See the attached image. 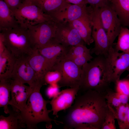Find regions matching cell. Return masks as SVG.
Instances as JSON below:
<instances>
[{"mask_svg": "<svg viewBox=\"0 0 129 129\" xmlns=\"http://www.w3.org/2000/svg\"><path fill=\"white\" fill-rule=\"evenodd\" d=\"M91 54L82 56L76 57L70 59L78 66L81 67L93 58Z\"/></svg>", "mask_w": 129, "mask_h": 129, "instance_id": "obj_32", "label": "cell"}, {"mask_svg": "<svg viewBox=\"0 0 129 129\" xmlns=\"http://www.w3.org/2000/svg\"><path fill=\"white\" fill-rule=\"evenodd\" d=\"M80 90L79 87L70 88L62 90L58 95L50 101L52 108L51 112L53 115L58 117V113L62 110L70 108L72 106L76 97V96Z\"/></svg>", "mask_w": 129, "mask_h": 129, "instance_id": "obj_15", "label": "cell"}, {"mask_svg": "<svg viewBox=\"0 0 129 129\" xmlns=\"http://www.w3.org/2000/svg\"><path fill=\"white\" fill-rule=\"evenodd\" d=\"M54 39L67 47L85 43L78 33L69 22H58Z\"/></svg>", "mask_w": 129, "mask_h": 129, "instance_id": "obj_12", "label": "cell"}, {"mask_svg": "<svg viewBox=\"0 0 129 129\" xmlns=\"http://www.w3.org/2000/svg\"><path fill=\"white\" fill-rule=\"evenodd\" d=\"M61 78V75L58 71L51 70L48 71L44 77L45 84L50 85L58 84Z\"/></svg>", "mask_w": 129, "mask_h": 129, "instance_id": "obj_30", "label": "cell"}, {"mask_svg": "<svg viewBox=\"0 0 129 129\" xmlns=\"http://www.w3.org/2000/svg\"><path fill=\"white\" fill-rule=\"evenodd\" d=\"M108 108L101 129H116V119L113 107L108 104Z\"/></svg>", "mask_w": 129, "mask_h": 129, "instance_id": "obj_28", "label": "cell"}, {"mask_svg": "<svg viewBox=\"0 0 129 129\" xmlns=\"http://www.w3.org/2000/svg\"><path fill=\"white\" fill-rule=\"evenodd\" d=\"M34 0H23L24 2H33Z\"/></svg>", "mask_w": 129, "mask_h": 129, "instance_id": "obj_41", "label": "cell"}, {"mask_svg": "<svg viewBox=\"0 0 129 129\" xmlns=\"http://www.w3.org/2000/svg\"><path fill=\"white\" fill-rule=\"evenodd\" d=\"M9 115L0 116V129H20L27 128L20 113L10 109Z\"/></svg>", "mask_w": 129, "mask_h": 129, "instance_id": "obj_20", "label": "cell"}, {"mask_svg": "<svg viewBox=\"0 0 129 129\" xmlns=\"http://www.w3.org/2000/svg\"><path fill=\"white\" fill-rule=\"evenodd\" d=\"M127 71L128 72V74L127 76L125 77V78L129 80V68Z\"/></svg>", "mask_w": 129, "mask_h": 129, "instance_id": "obj_40", "label": "cell"}, {"mask_svg": "<svg viewBox=\"0 0 129 129\" xmlns=\"http://www.w3.org/2000/svg\"><path fill=\"white\" fill-rule=\"evenodd\" d=\"M90 15L89 6L83 2L77 4H70L65 9L51 17L56 22H70Z\"/></svg>", "mask_w": 129, "mask_h": 129, "instance_id": "obj_14", "label": "cell"}, {"mask_svg": "<svg viewBox=\"0 0 129 129\" xmlns=\"http://www.w3.org/2000/svg\"><path fill=\"white\" fill-rule=\"evenodd\" d=\"M129 104H121L114 108L113 111L115 119L120 129H127L128 110Z\"/></svg>", "mask_w": 129, "mask_h": 129, "instance_id": "obj_26", "label": "cell"}, {"mask_svg": "<svg viewBox=\"0 0 129 129\" xmlns=\"http://www.w3.org/2000/svg\"><path fill=\"white\" fill-rule=\"evenodd\" d=\"M57 27L53 20L27 27L34 48H39L49 43L54 37Z\"/></svg>", "mask_w": 129, "mask_h": 129, "instance_id": "obj_8", "label": "cell"}, {"mask_svg": "<svg viewBox=\"0 0 129 129\" xmlns=\"http://www.w3.org/2000/svg\"><path fill=\"white\" fill-rule=\"evenodd\" d=\"M111 75L107 57L97 55L82 67L80 89L92 90L104 93L110 88Z\"/></svg>", "mask_w": 129, "mask_h": 129, "instance_id": "obj_2", "label": "cell"}, {"mask_svg": "<svg viewBox=\"0 0 129 129\" xmlns=\"http://www.w3.org/2000/svg\"><path fill=\"white\" fill-rule=\"evenodd\" d=\"M118 99L121 104L128 103L129 101V96L121 93L118 92Z\"/></svg>", "mask_w": 129, "mask_h": 129, "instance_id": "obj_36", "label": "cell"}, {"mask_svg": "<svg viewBox=\"0 0 129 129\" xmlns=\"http://www.w3.org/2000/svg\"><path fill=\"white\" fill-rule=\"evenodd\" d=\"M117 92L129 96V80L125 78L114 83Z\"/></svg>", "mask_w": 129, "mask_h": 129, "instance_id": "obj_31", "label": "cell"}, {"mask_svg": "<svg viewBox=\"0 0 129 129\" xmlns=\"http://www.w3.org/2000/svg\"><path fill=\"white\" fill-rule=\"evenodd\" d=\"M111 6L120 19L122 25L129 26V0H111Z\"/></svg>", "mask_w": 129, "mask_h": 129, "instance_id": "obj_23", "label": "cell"}, {"mask_svg": "<svg viewBox=\"0 0 129 129\" xmlns=\"http://www.w3.org/2000/svg\"><path fill=\"white\" fill-rule=\"evenodd\" d=\"M32 2L50 17L64 10L70 4L65 0H34Z\"/></svg>", "mask_w": 129, "mask_h": 129, "instance_id": "obj_19", "label": "cell"}, {"mask_svg": "<svg viewBox=\"0 0 129 129\" xmlns=\"http://www.w3.org/2000/svg\"><path fill=\"white\" fill-rule=\"evenodd\" d=\"M11 78L22 84H27L32 88L39 84L43 85L38 81L36 74L26 56L16 59Z\"/></svg>", "mask_w": 129, "mask_h": 129, "instance_id": "obj_9", "label": "cell"}, {"mask_svg": "<svg viewBox=\"0 0 129 129\" xmlns=\"http://www.w3.org/2000/svg\"><path fill=\"white\" fill-rule=\"evenodd\" d=\"M84 0H65L67 3L74 4H81L84 1Z\"/></svg>", "mask_w": 129, "mask_h": 129, "instance_id": "obj_38", "label": "cell"}, {"mask_svg": "<svg viewBox=\"0 0 129 129\" xmlns=\"http://www.w3.org/2000/svg\"><path fill=\"white\" fill-rule=\"evenodd\" d=\"M104 94L108 104L115 108L121 104L118 97V92H115L110 87L106 91Z\"/></svg>", "mask_w": 129, "mask_h": 129, "instance_id": "obj_29", "label": "cell"}, {"mask_svg": "<svg viewBox=\"0 0 129 129\" xmlns=\"http://www.w3.org/2000/svg\"><path fill=\"white\" fill-rule=\"evenodd\" d=\"M67 47L57 42L53 38L45 45L37 49L42 55L54 65L63 58Z\"/></svg>", "mask_w": 129, "mask_h": 129, "instance_id": "obj_17", "label": "cell"}, {"mask_svg": "<svg viewBox=\"0 0 129 129\" xmlns=\"http://www.w3.org/2000/svg\"><path fill=\"white\" fill-rule=\"evenodd\" d=\"M60 87L58 84L49 85L46 91L47 96L49 99L55 97L59 92Z\"/></svg>", "mask_w": 129, "mask_h": 129, "instance_id": "obj_33", "label": "cell"}, {"mask_svg": "<svg viewBox=\"0 0 129 129\" xmlns=\"http://www.w3.org/2000/svg\"><path fill=\"white\" fill-rule=\"evenodd\" d=\"M82 68L70 60L63 58L55 63L52 70H57L61 74V78L58 84L60 87L80 88Z\"/></svg>", "mask_w": 129, "mask_h": 129, "instance_id": "obj_7", "label": "cell"}, {"mask_svg": "<svg viewBox=\"0 0 129 129\" xmlns=\"http://www.w3.org/2000/svg\"><path fill=\"white\" fill-rule=\"evenodd\" d=\"M19 23L13 11L3 0H0V31L11 28Z\"/></svg>", "mask_w": 129, "mask_h": 129, "instance_id": "obj_21", "label": "cell"}, {"mask_svg": "<svg viewBox=\"0 0 129 129\" xmlns=\"http://www.w3.org/2000/svg\"><path fill=\"white\" fill-rule=\"evenodd\" d=\"M101 19L103 27L113 46L122 27L121 22L111 5L108 4L99 8Z\"/></svg>", "mask_w": 129, "mask_h": 129, "instance_id": "obj_10", "label": "cell"}, {"mask_svg": "<svg viewBox=\"0 0 129 129\" xmlns=\"http://www.w3.org/2000/svg\"><path fill=\"white\" fill-rule=\"evenodd\" d=\"M70 22L76 30L85 43L89 45L94 42L92 36V24L90 15Z\"/></svg>", "mask_w": 129, "mask_h": 129, "instance_id": "obj_18", "label": "cell"}, {"mask_svg": "<svg viewBox=\"0 0 129 129\" xmlns=\"http://www.w3.org/2000/svg\"><path fill=\"white\" fill-rule=\"evenodd\" d=\"M43 86L39 84L33 88L26 107L20 112L27 129H37L38 124L42 122L45 123L46 127L48 129L52 128V121L57 124H63L49 117V113L51 111L47 109V105L50 101L45 100L40 93V90Z\"/></svg>", "mask_w": 129, "mask_h": 129, "instance_id": "obj_3", "label": "cell"}, {"mask_svg": "<svg viewBox=\"0 0 129 129\" xmlns=\"http://www.w3.org/2000/svg\"><path fill=\"white\" fill-rule=\"evenodd\" d=\"M32 90L29 86L11 79V98L9 105L12 110L19 113L22 111L27 106V101Z\"/></svg>", "mask_w": 129, "mask_h": 129, "instance_id": "obj_13", "label": "cell"}, {"mask_svg": "<svg viewBox=\"0 0 129 129\" xmlns=\"http://www.w3.org/2000/svg\"><path fill=\"white\" fill-rule=\"evenodd\" d=\"M107 57L111 69V82L115 83L129 68V53L119 52L113 47L109 50Z\"/></svg>", "mask_w": 129, "mask_h": 129, "instance_id": "obj_11", "label": "cell"}, {"mask_svg": "<svg viewBox=\"0 0 129 129\" xmlns=\"http://www.w3.org/2000/svg\"><path fill=\"white\" fill-rule=\"evenodd\" d=\"M6 48L3 36L0 33V54L3 52Z\"/></svg>", "mask_w": 129, "mask_h": 129, "instance_id": "obj_37", "label": "cell"}, {"mask_svg": "<svg viewBox=\"0 0 129 129\" xmlns=\"http://www.w3.org/2000/svg\"><path fill=\"white\" fill-rule=\"evenodd\" d=\"M11 79L0 80V107H2L6 114L9 113L8 106L10 100Z\"/></svg>", "mask_w": 129, "mask_h": 129, "instance_id": "obj_24", "label": "cell"}, {"mask_svg": "<svg viewBox=\"0 0 129 129\" xmlns=\"http://www.w3.org/2000/svg\"><path fill=\"white\" fill-rule=\"evenodd\" d=\"M109 0H84L86 4L93 7L100 8L108 4Z\"/></svg>", "mask_w": 129, "mask_h": 129, "instance_id": "obj_34", "label": "cell"}, {"mask_svg": "<svg viewBox=\"0 0 129 129\" xmlns=\"http://www.w3.org/2000/svg\"><path fill=\"white\" fill-rule=\"evenodd\" d=\"M13 11L18 22L26 27L52 20L50 16L32 2H24Z\"/></svg>", "mask_w": 129, "mask_h": 129, "instance_id": "obj_6", "label": "cell"}, {"mask_svg": "<svg viewBox=\"0 0 129 129\" xmlns=\"http://www.w3.org/2000/svg\"><path fill=\"white\" fill-rule=\"evenodd\" d=\"M13 11L18 8L24 2L23 0H3Z\"/></svg>", "mask_w": 129, "mask_h": 129, "instance_id": "obj_35", "label": "cell"}, {"mask_svg": "<svg viewBox=\"0 0 129 129\" xmlns=\"http://www.w3.org/2000/svg\"><path fill=\"white\" fill-rule=\"evenodd\" d=\"M127 129H129V106L128 112Z\"/></svg>", "mask_w": 129, "mask_h": 129, "instance_id": "obj_39", "label": "cell"}, {"mask_svg": "<svg viewBox=\"0 0 129 129\" xmlns=\"http://www.w3.org/2000/svg\"><path fill=\"white\" fill-rule=\"evenodd\" d=\"M0 31L6 48L16 59L28 56L34 49L27 27L19 23Z\"/></svg>", "mask_w": 129, "mask_h": 129, "instance_id": "obj_4", "label": "cell"}, {"mask_svg": "<svg viewBox=\"0 0 129 129\" xmlns=\"http://www.w3.org/2000/svg\"><path fill=\"white\" fill-rule=\"evenodd\" d=\"M108 107L103 93L92 90L75 97L65 117V129H101Z\"/></svg>", "mask_w": 129, "mask_h": 129, "instance_id": "obj_1", "label": "cell"}, {"mask_svg": "<svg viewBox=\"0 0 129 129\" xmlns=\"http://www.w3.org/2000/svg\"><path fill=\"white\" fill-rule=\"evenodd\" d=\"M16 59L6 48L0 54V80L11 78Z\"/></svg>", "mask_w": 129, "mask_h": 129, "instance_id": "obj_22", "label": "cell"}, {"mask_svg": "<svg viewBox=\"0 0 129 129\" xmlns=\"http://www.w3.org/2000/svg\"><path fill=\"white\" fill-rule=\"evenodd\" d=\"M90 49L84 44H79L67 47L63 58L70 59L77 57L91 54Z\"/></svg>", "mask_w": 129, "mask_h": 129, "instance_id": "obj_27", "label": "cell"}, {"mask_svg": "<svg viewBox=\"0 0 129 129\" xmlns=\"http://www.w3.org/2000/svg\"><path fill=\"white\" fill-rule=\"evenodd\" d=\"M27 58L36 74L38 81L44 85L45 75L48 71L52 70L54 65L42 55L37 49H34Z\"/></svg>", "mask_w": 129, "mask_h": 129, "instance_id": "obj_16", "label": "cell"}, {"mask_svg": "<svg viewBox=\"0 0 129 129\" xmlns=\"http://www.w3.org/2000/svg\"><path fill=\"white\" fill-rule=\"evenodd\" d=\"M115 48L118 51L129 53V29L122 26Z\"/></svg>", "mask_w": 129, "mask_h": 129, "instance_id": "obj_25", "label": "cell"}, {"mask_svg": "<svg viewBox=\"0 0 129 129\" xmlns=\"http://www.w3.org/2000/svg\"><path fill=\"white\" fill-rule=\"evenodd\" d=\"M90 6L92 24V36L94 42L92 52L97 56H108L110 49L113 47L102 25L99 8Z\"/></svg>", "mask_w": 129, "mask_h": 129, "instance_id": "obj_5", "label": "cell"}]
</instances>
